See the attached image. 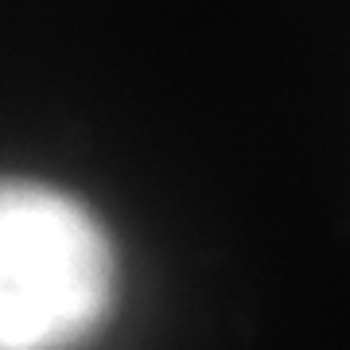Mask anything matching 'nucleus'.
Segmentation results:
<instances>
[{
    "mask_svg": "<svg viewBox=\"0 0 350 350\" xmlns=\"http://www.w3.org/2000/svg\"><path fill=\"white\" fill-rule=\"evenodd\" d=\"M113 250L86 206L0 183V350H70L113 308Z\"/></svg>",
    "mask_w": 350,
    "mask_h": 350,
    "instance_id": "obj_1",
    "label": "nucleus"
}]
</instances>
